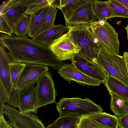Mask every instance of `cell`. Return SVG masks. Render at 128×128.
I'll return each mask as SVG.
<instances>
[{
	"instance_id": "836d02e7",
	"label": "cell",
	"mask_w": 128,
	"mask_h": 128,
	"mask_svg": "<svg viewBox=\"0 0 128 128\" xmlns=\"http://www.w3.org/2000/svg\"><path fill=\"white\" fill-rule=\"evenodd\" d=\"M123 56L125 62L128 74V52H124L123 53Z\"/></svg>"
},
{
	"instance_id": "d590c367",
	"label": "cell",
	"mask_w": 128,
	"mask_h": 128,
	"mask_svg": "<svg viewBox=\"0 0 128 128\" xmlns=\"http://www.w3.org/2000/svg\"><path fill=\"white\" fill-rule=\"evenodd\" d=\"M124 28L126 29V32L127 34V39L128 41V24Z\"/></svg>"
},
{
	"instance_id": "8fae6325",
	"label": "cell",
	"mask_w": 128,
	"mask_h": 128,
	"mask_svg": "<svg viewBox=\"0 0 128 128\" xmlns=\"http://www.w3.org/2000/svg\"><path fill=\"white\" fill-rule=\"evenodd\" d=\"M35 84L34 83L24 88L17 90L18 110L21 113L36 114L40 108L36 97Z\"/></svg>"
},
{
	"instance_id": "7a4b0ae2",
	"label": "cell",
	"mask_w": 128,
	"mask_h": 128,
	"mask_svg": "<svg viewBox=\"0 0 128 128\" xmlns=\"http://www.w3.org/2000/svg\"><path fill=\"white\" fill-rule=\"evenodd\" d=\"M70 36L74 42L80 48L78 54L95 62L100 49L97 45L90 25L80 24L68 25Z\"/></svg>"
},
{
	"instance_id": "5b68a950",
	"label": "cell",
	"mask_w": 128,
	"mask_h": 128,
	"mask_svg": "<svg viewBox=\"0 0 128 128\" xmlns=\"http://www.w3.org/2000/svg\"><path fill=\"white\" fill-rule=\"evenodd\" d=\"M56 107L60 116L68 115L82 116L103 111L100 105L86 98H63L57 103Z\"/></svg>"
},
{
	"instance_id": "9c48e42d",
	"label": "cell",
	"mask_w": 128,
	"mask_h": 128,
	"mask_svg": "<svg viewBox=\"0 0 128 128\" xmlns=\"http://www.w3.org/2000/svg\"><path fill=\"white\" fill-rule=\"evenodd\" d=\"M36 82V96L40 107L56 103L54 84L50 72L47 71L41 76Z\"/></svg>"
},
{
	"instance_id": "83f0119b",
	"label": "cell",
	"mask_w": 128,
	"mask_h": 128,
	"mask_svg": "<svg viewBox=\"0 0 128 128\" xmlns=\"http://www.w3.org/2000/svg\"><path fill=\"white\" fill-rule=\"evenodd\" d=\"M57 11L58 9L52 5L49 6L44 25L41 32L49 29L54 26Z\"/></svg>"
},
{
	"instance_id": "ac0fdd59",
	"label": "cell",
	"mask_w": 128,
	"mask_h": 128,
	"mask_svg": "<svg viewBox=\"0 0 128 128\" xmlns=\"http://www.w3.org/2000/svg\"><path fill=\"white\" fill-rule=\"evenodd\" d=\"M104 84L110 94L128 100V86L122 82L108 74Z\"/></svg>"
},
{
	"instance_id": "d4e9b609",
	"label": "cell",
	"mask_w": 128,
	"mask_h": 128,
	"mask_svg": "<svg viewBox=\"0 0 128 128\" xmlns=\"http://www.w3.org/2000/svg\"><path fill=\"white\" fill-rule=\"evenodd\" d=\"M26 64L11 61L9 63L10 76L12 84L15 90L16 85L20 74Z\"/></svg>"
},
{
	"instance_id": "ffe728a7",
	"label": "cell",
	"mask_w": 128,
	"mask_h": 128,
	"mask_svg": "<svg viewBox=\"0 0 128 128\" xmlns=\"http://www.w3.org/2000/svg\"><path fill=\"white\" fill-rule=\"evenodd\" d=\"M81 117L74 115L60 116L46 128H77Z\"/></svg>"
},
{
	"instance_id": "2e32d148",
	"label": "cell",
	"mask_w": 128,
	"mask_h": 128,
	"mask_svg": "<svg viewBox=\"0 0 128 128\" xmlns=\"http://www.w3.org/2000/svg\"><path fill=\"white\" fill-rule=\"evenodd\" d=\"M68 30V26L66 24H54L50 28L40 32L32 39L48 46L61 37Z\"/></svg>"
},
{
	"instance_id": "30bf717a",
	"label": "cell",
	"mask_w": 128,
	"mask_h": 128,
	"mask_svg": "<svg viewBox=\"0 0 128 128\" xmlns=\"http://www.w3.org/2000/svg\"><path fill=\"white\" fill-rule=\"evenodd\" d=\"M58 73L69 83L72 80L79 84L88 86H99V80L85 74L79 70L72 62L64 64L58 70Z\"/></svg>"
},
{
	"instance_id": "1f68e13d",
	"label": "cell",
	"mask_w": 128,
	"mask_h": 128,
	"mask_svg": "<svg viewBox=\"0 0 128 128\" xmlns=\"http://www.w3.org/2000/svg\"><path fill=\"white\" fill-rule=\"evenodd\" d=\"M118 127L128 128V114L118 117Z\"/></svg>"
},
{
	"instance_id": "52a82bcc",
	"label": "cell",
	"mask_w": 128,
	"mask_h": 128,
	"mask_svg": "<svg viewBox=\"0 0 128 128\" xmlns=\"http://www.w3.org/2000/svg\"><path fill=\"white\" fill-rule=\"evenodd\" d=\"M3 113L8 118V124L13 128H46L35 114L22 113L7 104H4Z\"/></svg>"
},
{
	"instance_id": "4dcf8cb0",
	"label": "cell",
	"mask_w": 128,
	"mask_h": 128,
	"mask_svg": "<svg viewBox=\"0 0 128 128\" xmlns=\"http://www.w3.org/2000/svg\"><path fill=\"white\" fill-rule=\"evenodd\" d=\"M7 100L8 97L5 92L0 84V116L3 115L4 103Z\"/></svg>"
},
{
	"instance_id": "e575fe53",
	"label": "cell",
	"mask_w": 128,
	"mask_h": 128,
	"mask_svg": "<svg viewBox=\"0 0 128 128\" xmlns=\"http://www.w3.org/2000/svg\"><path fill=\"white\" fill-rule=\"evenodd\" d=\"M124 6L128 10V0H116Z\"/></svg>"
},
{
	"instance_id": "d6986e66",
	"label": "cell",
	"mask_w": 128,
	"mask_h": 128,
	"mask_svg": "<svg viewBox=\"0 0 128 128\" xmlns=\"http://www.w3.org/2000/svg\"><path fill=\"white\" fill-rule=\"evenodd\" d=\"M108 128H118V118L104 112L92 113L86 115Z\"/></svg>"
},
{
	"instance_id": "8d00e7d4",
	"label": "cell",
	"mask_w": 128,
	"mask_h": 128,
	"mask_svg": "<svg viewBox=\"0 0 128 128\" xmlns=\"http://www.w3.org/2000/svg\"><path fill=\"white\" fill-rule=\"evenodd\" d=\"M8 128H13L12 127H11V126H10V125H8Z\"/></svg>"
},
{
	"instance_id": "8992f818",
	"label": "cell",
	"mask_w": 128,
	"mask_h": 128,
	"mask_svg": "<svg viewBox=\"0 0 128 128\" xmlns=\"http://www.w3.org/2000/svg\"><path fill=\"white\" fill-rule=\"evenodd\" d=\"M11 61L4 48L0 46V84L4 90L8 97L6 102L14 108H19L17 90L14 89L11 80L9 63Z\"/></svg>"
},
{
	"instance_id": "f1b7e54d",
	"label": "cell",
	"mask_w": 128,
	"mask_h": 128,
	"mask_svg": "<svg viewBox=\"0 0 128 128\" xmlns=\"http://www.w3.org/2000/svg\"><path fill=\"white\" fill-rule=\"evenodd\" d=\"M111 109L118 117L128 114V100L121 98L117 106Z\"/></svg>"
},
{
	"instance_id": "cb8c5ba5",
	"label": "cell",
	"mask_w": 128,
	"mask_h": 128,
	"mask_svg": "<svg viewBox=\"0 0 128 128\" xmlns=\"http://www.w3.org/2000/svg\"><path fill=\"white\" fill-rule=\"evenodd\" d=\"M108 6L115 17L128 18V10L116 0L106 1Z\"/></svg>"
},
{
	"instance_id": "d6a6232c",
	"label": "cell",
	"mask_w": 128,
	"mask_h": 128,
	"mask_svg": "<svg viewBox=\"0 0 128 128\" xmlns=\"http://www.w3.org/2000/svg\"><path fill=\"white\" fill-rule=\"evenodd\" d=\"M7 121L4 118V115L0 116V128H9Z\"/></svg>"
},
{
	"instance_id": "7c38bea8",
	"label": "cell",
	"mask_w": 128,
	"mask_h": 128,
	"mask_svg": "<svg viewBox=\"0 0 128 128\" xmlns=\"http://www.w3.org/2000/svg\"><path fill=\"white\" fill-rule=\"evenodd\" d=\"M46 66L32 63H26L19 77L16 90L24 88L37 82L41 76L48 71Z\"/></svg>"
},
{
	"instance_id": "5bb4252c",
	"label": "cell",
	"mask_w": 128,
	"mask_h": 128,
	"mask_svg": "<svg viewBox=\"0 0 128 128\" xmlns=\"http://www.w3.org/2000/svg\"><path fill=\"white\" fill-rule=\"evenodd\" d=\"M80 70L87 75L100 81L106 82L108 74L98 64L77 54L71 60Z\"/></svg>"
},
{
	"instance_id": "484cf974",
	"label": "cell",
	"mask_w": 128,
	"mask_h": 128,
	"mask_svg": "<svg viewBox=\"0 0 128 128\" xmlns=\"http://www.w3.org/2000/svg\"><path fill=\"white\" fill-rule=\"evenodd\" d=\"M53 0H35L27 7L25 13L30 15L51 5Z\"/></svg>"
},
{
	"instance_id": "3957f363",
	"label": "cell",
	"mask_w": 128,
	"mask_h": 128,
	"mask_svg": "<svg viewBox=\"0 0 128 128\" xmlns=\"http://www.w3.org/2000/svg\"><path fill=\"white\" fill-rule=\"evenodd\" d=\"M99 49L113 54L119 55L118 34L107 20H99L90 25Z\"/></svg>"
},
{
	"instance_id": "f546056e",
	"label": "cell",
	"mask_w": 128,
	"mask_h": 128,
	"mask_svg": "<svg viewBox=\"0 0 128 128\" xmlns=\"http://www.w3.org/2000/svg\"><path fill=\"white\" fill-rule=\"evenodd\" d=\"M0 32L10 36L13 35L12 29L1 15H0Z\"/></svg>"
},
{
	"instance_id": "277c9868",
	"label": "cell",
	"mask_w": 128,
	"mask_h": 128,
	"mask_svg": "<svg viewBox=\"0 0 128 128\" xmlns=\"http://www.w3.org/2000/svg\"><path fill=\"white\" fill-rule=\"evenodd\" d=\"M95 62L100 66L108 74L128 86V74L123 56L111 54L100 49Z\"/></svg>"
},
{
	"instance_id": "ba28073f",
	"label": "cell",
	"mask_w": 128,
	"mask_h": 128,
	"mask_svg": "<svg viewBox=\"0 0 128 128\" xmlns=\"http://www.w3.org/2000/svg\"><path fill=\"white\" fill-rule=\"evenodd\" d=\"M49 48L58 60H72L80 48L74 42L68 31L55 40Z\"/></svg>"
},
{
	"instance_id": "4fadbf2b",
	"label": "cell",
	"mask_w": 128,
	"mask_h": 128,
	"mask_svg": "<svg viewBox=\"0 0 128 128\" xmlns=\"http://www.w3.org/2000/svg\"><path fill=\"white\" fill-rule=\"evenodd\" d=\"M93 0H86L76 8L70 18L66 22V25L86 24L90 25L97 21Z\"/></svg>"
},
{
	"instance_id": "44dd1931",
	"label": "cell",
	"mask_w": 128,
	"mask_h": 128,
	"mask_svg": "<svg viewBox=\"0 0 128 128\" xmlns=\"http://www.w3.org/2000/svg\"><path fill=\"white\" fill-rule=\"evenodd\" d=\"M86 0H60L58 8L62 12L66 22L70 18L77 8Z\"/></svg>"
},
{
	"instance_id": "6da1fadb",
	"label": "cell",
	"mask_w": 128,
	"mask_h": 128,
	"mask_svg": "<svg viewBox=\"0 0 128 128\" xmlns=\"http://www.w3.org/2000/svg\"><path fill=\"white\" fill-rule=\"evenodd\" d=\"M0 40L1 45L7 50L12 62L41 64L57 70L64 64L56 58L48 46L26 36L6 35L1 36Z\"/></svg>"
},
{
	"instance_id": "7402d4cb",
	"label": "cell",
	"mask_w": 128,
	"mask_h": 128,
	"mask_svg": "<svg viewBox=\"0 0 128 128\" xmlns=\"http://www.w3.org/2000/svg\"><path fill=\"white\" fill-rule=\"evenodd\" d=\"M94 10L98 20H106L115 17L109 7L106 1L93 0Z\"/></svg>"
},
{
	"instance_id": "603a6c76",
	"label": "cell",
	"mask_w": 128,
	"mask_h": 128,
	"mask_svg": "<svg viewBox=\"0 0 128 128\" xmlns=\"http://www.w3.org/2000/svg\"><path fill=\"white\" fill-rule=\"evenodd\" d=\"M30 16L23 14L17 21L13 29V34L16 36H26L29 27Z\"/></svg>"
},
{
	"instance_id": "e0dca14e",
	"label": "cell",
	"mask_w": 128,
	"mask_h": 128,
	"mask_svg": "<svg viewBox=\"0 0 128 128\" xmlns=\"http://www.w3.org/2000/svg\"><path fill=\"white\" fill-rule=\"evenodd\" d=\"M49 6L30 15L28 36L32 38L40 33L44 26Z\"/></svg>"
},
{
	"instance_id": "4316f807",
	"label": "cell",
	"mask_w": 128,
	"mask_h": 128,
	"mask_svg": "<svg viewBox=\"0 0 128 128\" xmlns=\"http://www.w3.org/2000/svg\"><path fill=\"white\" fill-rule=\"evenodd\" d=\"M77 128H108L88 116H81Z\"/></svg>"
},
{
	"instance_id": "9a60e30c",
	"label": "cell",
	"mask_w": 128,
	"mask_h": 128,
	"mask_svg": "<svg viewBox=\"0 0 128 128\" xmlns=\"http://www.w3.org/2000/svg\"><path fill=\"white\" fill-rule=\"evenodd\" d=\"M27 7L18 3L16 0H10L4 2L0 5V14L13 31L17 21L25 13Z\"/></svg>"
}]
</instances>
